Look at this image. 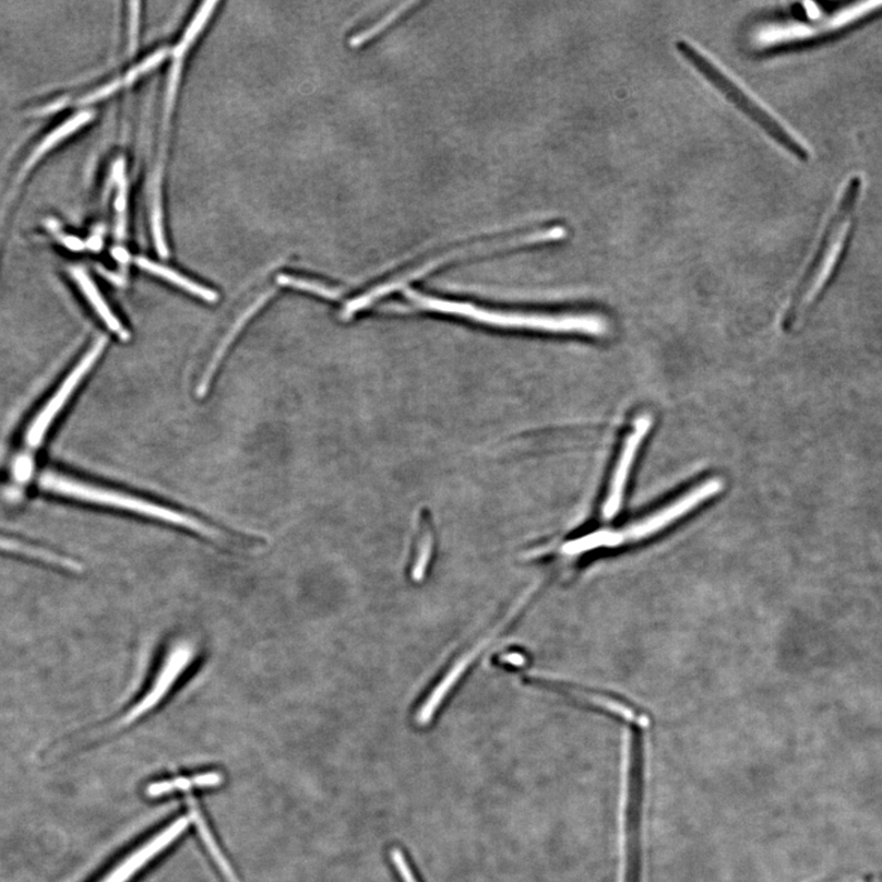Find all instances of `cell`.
Here are the masks:
<instances>
[{"instance_id":"cell-3","label":"cell","mask_w":882,"mask_h":882,"mask_svg":"<svg viewBox=\"0 0 882 882\" xmlns=\"http://www.w3.org/2000/svg\"><path fill=\"white\" fill-rule=\"evenodd\" d=\"M406 296L410 302L430 310V312L458 315L492 326L547 331V333H581L593 336H604L607 333V323L603 318L596 315L497 312V310L478 308L469 303L420 295L414 289H406Z\"/></svg>"},{"instance_id":"cell-8","label":"cell","mask_w":882,"mask_h":882,"mask_svg":"<svg viewBox=\"0 0 882 882\" xmlns=\"http://www.w3.org/2000/svg\"><path fill=\"white\" fill-rule=\"evenodd\" d=\"M194 826L192 813L188 810L175 817L152 834L129 847L123 856L110 867L97 882H136L157 861L164 859Z\"/></svg>"},{"instance_id":"cell-21","label":"cell","mask_w":882,"mask_h":882,"mask_svg":"<svg viewBox=\"0 0 882 882\" xmlns=\"http://www.w3.org/2000/svg\"><path fill=\"white\" fill-rule=\"evenodd\" d=\"M390 859L393 861V865L397 871V874L404 882H419L418 878L415 874V871L409 866V861L405 855V851L400 847H394L390 849Z\"/></svg>"},{"instance_id":"cell-12","label":"cell","mask_w":882,"mask_h":882,"mask_svg":"<svg viewBox=\"0 0 882 882\" xmlns=\"http://www.w3.org/2000/svg\"><path fill=\"white\" fill-rule=\"evenodd\" d=\"M0 551L33 558L34 560L41 561V563L65 570L68 573L79 574L83 571L82 564L78 563V561L72 558L58 555L56 551L47 550L41 547L22 543V540L14 538L0 536Z\"/></svg>"},{"instance_id":"cell-5","label":"cell","mask_w":882,"mask_h":882,"mask_svg":"<svg viewBox=\"0 0 882 882\" xmlns=\"http://www.w3.org/2000/svg\"><path fill=\"white\" fill-rule=\"evenodd\" d=\"M565 236H567V229L564 227L555 226L543 229H536L533 230V233H527L520 236L492 240V242L470 245L468 247H461L457 249L450 250L449 253L430 259L422 265H419L413 270H408V272H406L405 274L394 277L393 279L388 281V283L379 285L368 290L366 295L360 296L354 300H350V302L344 309L343 317L349 318L350 315L356 314L357 312H359V310H362L368 306L372 305L379 298H382L389 295L390 293H394V290L403 288L404 286L408 285L410 281L424 277L429 273L434 272V270L439 269L440 266L454 262V260L469 258L478 254L499 252V250H505L510 248L555 242V240L563 239Z\"/></svg>"},{"instance_id":"cell-1","label":"cell","mask_w":882,"mask_h":882,"mask_svg":"<svg viewBox=\"0 0 882 882\" xmlns=\"http://www.w3.org/2000/svg\"><path fill=\"white\" fill-rule=\"evenodd\" d=\"M39 486L47 490V492L57 496L84 501V503L88 504L126 511V513L129 514L154 520L157 521V523L183 529L186 533L208 540V543L217 545L229 544V539H227L223 529L205 523L202 519L183 513V511L154 503V501L118 492V490L80 482V480L56 473H45L41 478H39Z\"/></svg>"},{"instance_id":"cell-15","label":"cell","mask_w":882,"mask_h":882,"mask_svg":"<svg viewBox=\"0 0 882 882\" xmlns=\"http://www.w3.org/2000/svg\"><path fill=\"white\" fill-rule=\"evenodd\" d=\"M72 276L79 287L82 288L83 294L88 299V302L92 303L97 315L104 320L107 327L112 330L114 333L120 337L124 339L129 338V333H127V330L123 327L122 323L119 322V319L114 314L112 310H110L106 303V300L102 294H99L94 281L88 277L84 270L73 267Z\"/></svg>"},{"instance_id":"cell-23","label":"cell","mask_w":882,"mask_h":882,"mask_svg":"<svg viewBox=\"0 0 882 882\" xmlns=\"http://www.w3.org/2000/svg\"><path fill=\"white\" fill-rule=\"evenodd\" d=\"M140 3H130V51H135L139 29Z\"/></svg>"},{"instance_id":"cell-7","label":"cell","mask_w":882,"mask_h":882,"mask_svg":"<svg viewBox=\"0 0 882 882\" xmlns=\"http://www.w3.org/2000/svg\"><path fill=\"white\" fill-rule=\"evenodd\" d=\"M861 192V179L851 178L839 199L836 212L832 215L823 239L819 246L813 263L810 264L803 281H801L788 314V323H794L801 302L813 288L817 281L827 267L829 262L835 265L839 275L842 266L848 254L854 233V221Z\"/></svg>"},{"instance_id":"cell-26","label":"cell","mask_w":882,"mask_h":882,"mask_svg":"<svg viewBox=\"0 0 882 882\" xmlns=\"http://www.w3.org/2000/svg\"><path fill=\"white\" fill-rule=\"evenodd\" d=\"M64 242H65L67 247L75 249V250H80V249L84 248V246L82 243V240H79L78 238H74V237H68L64 240Z\"/></svg>"},{"instance_id":"cell-4","label":"cell","mask_w":882,"mask_h":882,"mask_svg":"<svg viewBox=\"0 0 882 882\" xmlns=\"http://www.w3.org/2000/svg\"><path fill=\"white\" fill-rule=\"evenodd\" d=\"M645 764L644 729L631 728L624 804V882H643Z\"/></svg>"},{"instance_id":"cell-10","label":"cell","mask_w":882,"mask_h":882,"mask_svg":"<svg viewBox=\"0 0 882 882\" xmlns=\"http://www.w3.org/2000/svg\"><path fill=\"white\" fill-rule=\"evenodd\" d=\"M105 347L106 338L97 339L95 345L87 350L82 360H80L72 372L64 379V382L56 391V394L49 398L48 403L39 410V414L34 418L25 436V443L28 448L36 449L43 444L48 428L52 426L60 410L67 405V401L74 394L79 384L82 383V380L95 366L96 360L103 355Z\"/></svg>"},{"instance_id":"cell-16","label":"cell","mask_w":882,"mask_h":882,"mask_svg":"<svg viewBox=\"0 0 882 882\" xmlns=\"http://www.w3.org/2000/svg\"><path fill=\"white\" fill-rule=\"evenodd\" d=\"M136 264L146 270V272L152 273L155 276L163 277L164 279L168 281V283L187 290V293L192 294L195 297L206 300V302L214 303L218 299L215 290L198 285L194 283V281L174 272L172 269L156 264L152 262V260L145 258H139L136 260Z\"/></svg>"},{"instance_id":"cell-19","label":"cell","mask_w":882,"mask_h":882,"mask_svg":"<svg viewBox=\"0 0 882 882\" xmlns=\"http://www.w3.org/2000/svg\"><path fill=\"white\" fill-rule=\"evenodd\" d=\"M216 7L217 2H206L202 5V8H200L199 13L195 15L192 24L189 25L184 36L182 37V41H180L179 45L174 49V56L176 59L180 60L187 53L188 48L194 43L198 35L202 33L203 27L206 25L210 16L213 15Z\"/></svg>"},{"instance_id":"cell-24","label":"cell","mask_w":882,"mask_h":882,"mask_svg":"<svg viewBox=\"0 0 882 882\" xmlns=\"http://www.w3.org/2000/svg\"><path fill=\"white\" fill-rule=\"evenodd\" d=\"M120 86H123L122 80H117V82L110 83L103 88H99L98 92L94 93L93 95L87 96L85 99H83L82 104H93L99 102V99L112 95Z\"/></svg>"},{"instance_id":"cell-22","label":"cell","mask_w":882,"mask_h":882,"mask_svg":"<svg viewBox=\"0 0 882 882\" xmlns=\"http://www.w3.org/2000/svg\"><path fill=\"white\" fill-rule=\"evenodd\" d=\"M167 51L166 49H162V51L156 52L153 56H150L144 62L136 65L134 69L130 70L128 75L122 80L123 85H130L140 76L143 75L150 70L157 67L163 60L166 58Z\"/></svg>"},{"instance_id":"cell-14","label":"cell","mask_w":882,"mask_h":882,"mask_svg":"<svg viewBox=\"0 0 882 882\" xmlns=\"http://www.w3.org/2000/svg\"><path fill=\"white\" fill-rule=\"evenodd\" d=\"M418 535L416 536L413 551H410V577L416 581L422 580L434 557L436 537L434 528L426 519H420Z\"/></svg>"},{"instance_id":"cell-11","label":"cell","mask_w":882,"mask_h":882,"mask_svg":"<svg viewBox=\"0 0 882 882\" xmlns=\"http://www.w3.org/2000/svg\"><path fill=\"white\" fill-rule=\"evenodd\" d=\"M651 427H653V418L646 415L641 416L636 419L633 432L625 440L613 477H611L609 492L603 509L604 517L607 520L613 519L619 513L621 503H623L630 469L633 467L639 448L643 444V440L648 434Z\"/></svg>"},{"instance_id":"cell-6","label":"cell","mask_w":882,"mask_h":882,"mask_svg":"<svg viewBox=\"0 0 882 882\" xmlns=\"http://www.w3.org/2000/svg\"><path fill=\"white\" fill-rule=\"evenodd\" d=\"M677 51L687 62L703 75L707 82L716 87L730 104H734L741 114L753 120L764 132L775 142L787 150V152L807 163L809 159L808 150L791 135L784 126L772 117L767 110L751 98L734 80L726 75L711 60L699 51L693 45L679 39L676 44Z\"/></svg>"},{"instance_id":"cell-9","label":"cell","mask_w":882,"mask_h":882,"mask_svg":"<svg viewBox=\"0 0 882 882\" xmlns=\"http://www.w3.org/2000/svg\"><path fill=\"white\" fill-rule=\"evenodd\" d=\"M722 488H724V482L719 478L707 479L705 482L690 489L688 493L678 498L674 503L656 511L655 514L621 528V537H623L627 546L645 543L648 538L660 534L662 531L677 523L679 519L705 503L710 498L717 496Z\"/></svg>"},{"instance_id":"cell-25","label":"cell","mask_w":882,"mask_h":882,"mask_svg":"<svg viewBox=\"0 0 882 882\" xmlns=\"http://www.w3.org/2000/svg\"><path fill=\"white\" fill-rule=\"evenodd\" d=\"M815 882H874V877L867 880L866 877H857L854 874L831 875Z\"/></svg>"},{"instance_id":"cell-17","label":"cell","mask_w":882,"mask_h":882,"mask_svg":"<svg viewBox=\"0 0 882 882\" xmlns=\"http://www.w3.org/2000/svg\"><path fill=\"white\" fill-rule=\"evenodd\" d=\"M93 117H94L93 112L79 114L72 119L68 120V122H65L64 124L53 130V132L49 134L44 140V142L37 146L33 155L28 157L24 166L23 175H25L27 170L38 162L39 158H41L46 153H48L49 150H51L58 143L62 142V140H64L70 134L76 132L79 128H82L83 126L88 123L90 120L93 119Z\"/></svg>"},{"instance_id":"cell-18","label":"cell","mask_w":882,"mask_h":882,"mask_svg":"<svg viewBox=\"0 0 882 882\" xmlns=\"http://www.w3.org/2000/svg\"><path fill=\"white\" fill-rule=\"evenodd\" d=\"M416 5H419V3L407 2L400 4L393 10V12H390L382 20H380V22L369 26L365 29V32L350 37L349 46L353 48H359L372 41L373 38L378 37L380 34H383L388 27L393 26L401 16H404L410 8Z\"/></svg>"},{"instance_id":"cell-20","label":"cell","mask_w":882,"mask_h":882,"mask_svg":"<svg viewBox=\"0 0 882 882\" xmlns=\"http://www.w3.org/2000/svg\"><path fill=\"white\" fill-rule=\"evenodd\" d=\"M277 283L281 286L306 290V293H310L326 299H337L341 296L339 290L330 288L323 284L315 283V281H310L307 278L279 275L277 277Z\"/></svg>"},{"instance_id":"cell-2","label":"cell","mask_w":882,"mask_h":882,"mask_svg":"<svg viewBox=\"0 0 882 882\" xmlns=\"http://www.w3.org/2000/svg\"><path fill=\"white\" fill-rule=\"evenodd\" d=\"M202 649L192 637L175 636L159 651L152 674L139 694L114 722V730H126L145 720L162 708L193 674Z\"/></svg>"},{"instance_id":"cell-13","label":"cell","mask_w":882,"mask_h":882,"mask_svg":"<svg viewBox=\"0 0 882 882\" xmlns=\"http://www.w3.org/2000/svg\"><path fill=\"white\" fill-rule=\"evenodd\" d=\"M273 295L274 290H270V293L264 294L262 297H260L254 305L248 308L247 312H245L242 315L239 317L237 323L233 326V329L229 330V333L217 348L216 354L212 359V362H210L206 372L204 374V378L202 380V383H200L199 385L198 389L199 396H204L206 394L210 382H212V379L216 372V369L218 368L221 360H223L225 354L227 353L230 345H233L234 341L236 339L240 331H242V329L246 326L249 320L254 317L258 310L262 309L266 305L267 300L272 298Z\"/></svg>"}]
</instances>
